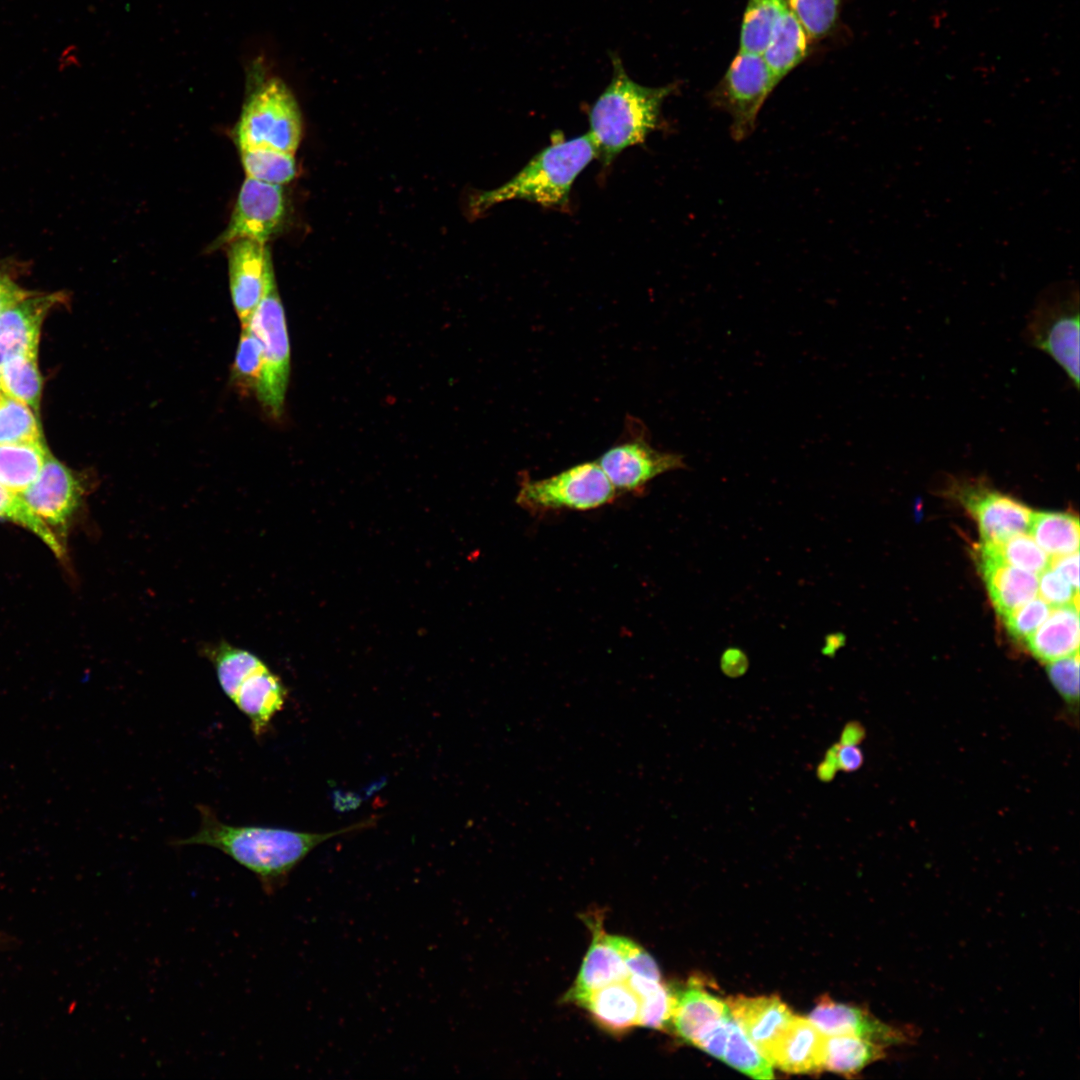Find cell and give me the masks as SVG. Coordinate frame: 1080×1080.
I'll use <instances>...</instances> for the list:
<instances>
[{
    "label": "cell",
    "mask_w": 1080,
    "mask_h": 1080,
    "mask_svg": "<svg viewBox=\"0 0 1080 1080\" xmlns=\"http://www.w3.org/2000/svg\"><path fill=\"white\" fill-rule=\"evenodd\" d=\"M247 327L262 348V371L256 395L274 417L281 415L290 373V346L284 309L276 287L259 303Z\"/></svg>",
    "instance_id": "obj_9"
},
{
    "label": "cell",
    "mask_w": 1080,
    "mask_h": 1080,
    "mask_svg": "<svg viewBox=\"0 0 1080 1080\" xmlns=\"http://www.w3.org/2000/svg\"><path fill=\"white\" fill-rule=\"evenodd\" d=\"M200 829L193 836L173 842L177 846L205 845L220 850L252 872L267 895L287 884L294 868L319 844L345 833L369 827L371 819L327 833L298 832L283 828L233 826L218 819L213 810L200 805Z\"/></svg>",
    "instance_id": "obj_1"
},
{
    "label": "cell",
    "mask_w": 1080,
    "mask_h": 1080,
    "mask_svg": "<svg viewBox=\"0 0 1080 1080\" xmlns=\"http://www.w3.org/2000/svg\"><path fill=\"white\" fill-rule=\"evenodd\" d=\"M749 665L746 654L739 648L726 649L720 659V667L729 677H738L745 673Z\"/></svg>",
    "instance_id": "obj_46"
},
{
    "label": "cell",
    "mask_w": 1080,
    "mask_h": 1080,
    "mask_svg": "<svg viewBox=\"0 0 1080 1080\" xmlns=\"http://www.w3.org/2000/svg\"><path fill=\"white\" fill-rule=\"evenodd\" d=\"M64 298L61 292L34 294L0 315V365L19 354H37L42 322Z\"/></svg>",
    "instance_id": "obj_15"
},
{
    "label": "cell",
    "mask_w": 1080,
    "mask_h": 1080,
    "mask_svg": "<svg viewBox=\"0 0 1080 1080\" xmlns=\"http://www.w3.org/2000/svg\"><path fill=\"white\" fill-rule=\"evenodd\" d=\"M3 391L38 414L42 379L37 354H19L0 365Z\"/></svg>",
    "instance_id": "obj_29"
},
{
    "label": "cell",
    "mask_w": 1080,
    "mask_h": 1080,
    "mask_svg": "<svg viewBox=\"0 0 1080 1080\" xmlns=\"http://www.w3.org/2000/svg\"><path fill=\"white\" fill-rule=\"evenodd\" d=\"M864 737V730L857 723L848 724L842 732L841 744L857 745Z\"/></svg>",
    "instance_id": "obj_48"
},
{
    "label": "cell",
    "mask_w": 1080,
    "mask_h": 1080,
    "mask_svg": "<svg viewBox=\"0 0 1080 1080\" xmlns=\"http://www.w3.org/2000/svg\"><path fill=\"white\" fill-rule=\"evenodd\" d=\"M1025 643L1031 654L1044 663L1079 652V605L1052 607Z\"/></svg>",
    "instance_id": "obj_23"
},
{
    "label": "cell",
    "mask_w": 1080,
    "mask_h": 1080,
    "mask_svg": "<svg viewBox=\"0 0 1080 1080\" xmlns=\"http://www.w3.org/2000/svg\"><path fill=\"white\" fill-rule=\"evenodd\" d=\"M602 1029L624 1034L638 1026L640 1001L626 980L604 985L573 997Z\"/></svg>",
    "instance_id": "obj_18"
},
{
    "label": "cell",
    "mask_w": 1080,
    "mask_h": 1080,
    "mask_svg": "<svg viewBox=\"0 0 1080 1080\" xmlns=\"http://www.w3.org/2000/svg\"><path fill=\"white\" fill-rule=\"evenodd\" d=\"M32 295L34 292L21 288L7 275L0 272V315Z\"/></svg>",
    "instance_id": "obj_45"
},
{
    "label": "cell",
    "mask_w": 1080,
    "mask_h": 1080,
    "mask_svg": "<svg viewBox=\"0 0 1080 1080\" xmlns=\"http://www.w3.org/2000/svg\"><path fill=\"white\" fill-rule=\"evenodd\" d=\"M83 493L77 475L49 454L38 477L20 496L59 538L66 535Z\"/></svg>",
    "instance_id": "obj_12"
},
{
    "label": "cell",
    "mask_w": 1080,
    "mask_h": 1080,
    "mask_svg": "<svg viewBox=\"0 0 1080 1080\" xmlns=\"http://www.w3.org/2000/svg\"><path fill=\"white\" fill-rule=\"evenodd\" d=\"M824 1035H851L885 1047L913 1043L918 1030L885 1023L868 1010L823 997L807 1017Z\"/></svg>",
    "instance_id": "obj_14"
},
{
    "label": "cell",
    "mask_w": 1080,
    "mask_h": 1080,
    "mask_svg": "<svg viewBox=\"0 0 1080 1080\" xmlns=\"http://www.w3.org/2000/svg\"><path fill=\"white\" fill-rule=\"evenodd\" d=\"M731 1019L732 1015L729 1013L700 1035L693 1045L713 1057L722 1059L728 1040Z\"/></svg>",
    "instance_id": "obj_43"
},
{
    "label": "cell",
    "mask_w": 1080,
    "mask_h": 1080,
    "mask_svg": "<svg viewBox=\"0 0 1080 1080\" xmlns=\"http://www.w3.org/2000/svg\"><path fill=\"white\" fill-rule=\"evenodd\" d=\"M261 371L262 348L260 342L247 327H242L232 367V379L239 388L256 392Z\"/></svg>",
    "instance_id": "obj_38"
},
{
    "label": "cell",
    "mask_w": 1080,
    "mask_h": 1080,
    "mask_svg": "<svg viewBox=\"0 0 1080 1080\" xmlns=\"http://www.w3.org/2000/svg\"><path fill=\"white\" fill-rule=\"evenodd\" d=\"M1050 568L1079 591V551L1051 557Z\"/></svg>",
    "instance_id": "obj_44"
},
{
    "label": "cell",
    "mask_w": 1080,
    "mask_h": 1080,
    "mask_svg": "<svg viewBox=\"0 0 1080 1080\" xmlns=\"http://www.w3.org/2000/svg\"><path fill=\"white\" fill-rule=\"evenodd\" d=\"M733 1019L762 1052L784 1030L794 1014L777 996H736L726 1000Z\"/></svg>",
    "instance_id": "obj_19"
},
{
    "label": "cell",
    "mask_w": 1080,
    "mask_h": 1080,
    "mask_svg": "<svg viewBox=\"0 0 1080 1080\" xmlns=\"http://www.w3.org/2000/svg\"><path fill=\"white\" fill-rule=\"evenodd\" d=\"M824 1036L808 1018L794 1015L761 1053L772 1066L788 1073L820 1072Z\"/></svg>",
    "instance_id": "obj_17"
},
{
    "label": "cell",
    "mask_w": 1080,
    "mask_h": 1080,
    "mask_svg": "<svg viewBox=\"0 0 1080 1080\" xmlns=\"http://www.w3.org/2000/svg\"><path fill=\"white\" fill-rule=\"evenodd\" d=\"M1027 531L1051 557L1079 551V519L1071 513L1033 511Z\"/></svg>",
    "instance_id": "obj_27"
},
{
    "label": "cell",
    "mask_w": 1080,
    "mask_h": 1080,
    "mask_svg": "<svg viewBox=\"0 0 1080 1080\" xmlns=\"http://www.w3.org/2000/svg\"><path fill=\"white\" fill-rule=\"evenodd\" d=\"M811 42L801 23L784 7L761 53L777 83L808 56Z\"/></svg>",
    "instance_id": "obj_24"
},
{
    "label": "cell",
    "mask_w": 1080,
    "mask_h": 1080,
    "mask_svg": "<svg viewBox=\"0 0 1080 1080\" xmlns=\"http://www.w3.org/2000/svg\"><path fill=\"white\" fill-rule=\"evenodd\" d=\"M1038 576L1039 597L1051 607L1067 604L1079 605V591L1058 572L1048 567Z\"/></svg>",
    "instance_id": "obj_41"
},
{
    "label": "cell",
    "mask_w": 1080,
    "mask_h": 1080,
    "mask_svg": "<svg viewBox=\"0 0 1080 1080\" xmlns=\"http://www.w3.org/2000/svg\"><path fill=\"white\" fill-rule=\"evenodd\" d=\"M302 134L297 102L280 79L258 87L243 107L235 129L239 148L266 146L294 154Z\"/></svg>",
    "instance_id": "obj_4"
},
{
    "label": "cell",
    "mask_w": 1080,
    "mask_h": 1080,
    "mask_svg": "<svg viewBox=\"0 0 1080 1080\" xmlns=\"http://www.w3.org/2000/svg\"><path fill=\"white\" fill-rule=\"evenodd\" d=\"M49 454L44 442L0 445V484L20 495L38 477Z\"/></svg>",
    "instance_id": "obj_26"
},
{
    "label": "cell",
    "mask_w": 1080,
    "mask_h": 1080,
    "mask_svg": "<svg viewBox=\"0 0 1080 1080\" xmlns=\"http://www.w3.org/2000/svg\"><path fill=\"white\" fill-rule=\"evenodd\" d=\"M672 996L669 1025L679 1038L692 1045L700 1035L730 1013L726 1001L707 992L696 982L672 991Z\"/></svg>",
    "instance_id": "obj_20"
},
{
    "label": "cell",
    "mask_w": 1080,
    "mask_h": 1080,
    "mask_svg": "<svg viewBox=\"0 0 1080 1080\" xmlns=\"http://www.w3.org/2000/svg\"><path fill=\"white\" fill-rule=\"evenodd\" d=\"M3 392L4 391H3V387H2L1 371H0V394L3 393Z\"/></svg>",
    "instance_id": "obj_50"
},
{
    "label": "cell",
    "mask_w": 1080,
    "mask_h": 1080,
    "mask_svg": "<svg viewBox=\"0 0 1080 1080\" xmlns=\"http://www.w3.org/2000/svg\"><path fill=\"white\" fill-rule=\"evenodd\" d=\"M207 655L222 691L231 701L243 681L266 666L255 654L226 642L209 648Z\"/></svg>",
    "instance_id": "obj_28"
},
{
    "label": "cell",
    "mask_w": 1080,
    "mask_h": 1080,
    "mask_svg": "<svg viewBox=\"0 0 1080 1080\" xmlns=\"http://www.w3.org/2000/svg\"><path fill=\"white\" fill-rule=\"evenodd\" d=\"M619 943L629 976L635 975L655 981L661 980L659 968L648 952L625 937L619 936Z\"/></svg>",
    "instance_id": "obj_42"
},
{
    "label": "cell",
    "mask_w": 1080,
    "mask_h": 1080,
    "mask_svg": "<svg viewBox=\"0 0 1080 1080\" xmlns=\"http://www.w3.org/2000/svg\"><path fill=\"white\" fill-rule=\"evenodd\" d=\"M286 697L281 680L265 666L243 681L232 702L248 718L253 734L261 737L284 707Z\"/></svg>",
    "instance_id": "obj_22"
},
{
    "label": "cell",
    "mask_w": 1080,
    "mask_h": 1080,
    "mask_svg": "<svg viewBox=\"0 0 1080 1080\" xmlns=\"http://www.w3.org/2000/svg\"><path fill=\"white\" fill-rule=\"evenodd\" d=\"M845 643V637L841 633L830 634L826 638V644L823 649L825 655H833L840 647Z\"/></svg>",
    "instance_id": "obj_49"
},
{
    "label": "cell",
    "mask_w": 1080,
    "mask_h": 1080,
    "mask_svg": "<svg viewBox=\"0 0 1080 1080\" xmlns=\"http://www.w3.org/2000/svg\"><path fill=\"white\" fill-rule=\"evenodd\" d=\"M284 211V195L280 185L247 177L239 191L227 228L212 248L217 249L239 239L266 243L279 228Z\"/></svg>",
    "instance_id": "obj_11"
},
{
    "label": "cell",
    "mask_w": 1080,
    "mask_h": 1080,
    "mask_svg": "<svg viewBox=\"0 0 1080 1080\" xmlns=\"http://www.w3.org/2000/svg\"><path fill=\"white\" fill-rule=\"evenodd\" d=\"M596 157L597 148L589 133L564 139L558 132L510 180L474 198L472 208L480 213L509 200H525L546 208H568L575 180Z\"/></svg>",
    "instance_id": "obj_3"
},
{
    "label": "cell",
    "mask_w": 1080,
    "mask_h": 1080,
    "mask_svg": "<svg viewBox=\"0 0 1080 1080\" xmlns=\"http://www.w3.org/2000/svg\"><path fill=\"white\" fill-rule=\"evenodd\" d=\"M611 61V82L589 111L588 133L604 166L625 149L645 141L658 127L662 103L677 88L675 83L640 85L628 76L618 55L611 54Z\"/></svg>",
    "instance_id": "obj_2"
},
{
    "label": "cell",
    "mask_w": 1080,
    "mask_h": 1080,
    "mask_svg": "<svg viewBox=\"0 0 1080 1080\" xmlns=\"http://www.w3.org/2000/svg\"><path fill=\"white\" fill-rule=\"evenodd\" d=\"M883 1045L851 1035H825L822 1070L847 1077L856 1076L868 1065L887 1056Z\"/></svg>",
    "instance_id": "obj_25"
},
{
    "label": "cell",
    "mask_w": 1080,
    "mask_h": 1080,
    "mask_svg": "<svg viewBox=\"0 0 1080 1080\" xmlns=\"http://www.w3.org/2000/svg\"><path fill=\"white\" fill-rule=\"evenodd\" d=\"M784 7L783 0H747L740 28L739 50L761 54Z\"/></svg>",
    "instance_id": "obj_31"
},
{
    "label": "cell",
    "mask_w": 1080,
    "mask_h": 1080,
    "mask_svg": "<svg viewBox=\"0 0 1080 1080\" xmlns=\"http://www.w3.org/2000/svg\"><path fill=\"white\" fill-rule=\"evenodd\" d=\"M985 544L989 545L1006 563L1036 575L1050 566L1051 556L1025 532L1014 535L999 544Z\"/></svg>",
    "instance_id": "obj_37"
},
{
    "label": "cell",
    "mask_w": 1080,
    "mask_h": 1080,
    "mask_svg": "<svg viewBox=\"0 0 1080 1080\" xmlns=\"http://www.w3.org/2000/svg\"><path fill=\"white\" fill-rule=\"evenodd\" d=\"M812 41L831 35L838 26L844 0H783Z\"/></svg>",
    "instance_id": "obj_36"
},
{
    "label": "cell",
    "mask_w": 1080,
    "mask_h": 1080,
    "mask_svg": "<svg viewBox=\"0 0 1080 1080\" xmlns=\"http://www.w3.org/2000/svg\"><path fill=\"white\" fill-rule=\"evenodd\" d=\"M627 979L640 1001L638 1026L662 1030L670 1023L673 996L662 982L631 975Z\"/></svg>",
    "instance_id": "obj_33"
},
{
    "label": "cell",
    "mask_w": 1080,
    "mask_h": 1080,
    "mask_svg": "<svg viewBox=\"0 0 1080 1080\" xmlns=\"http://www.w3.org/2000/svg\"><path fill=\"white\" fill-rule=\"evenodd\" d=\"M1050 681L1067 702L1079 697V652L1047 663Z\"/></svg>",
    "instance_id": "obj_40"
},
{
    "label": "cell",
    "mask_w": 1080,
    "mask_h": 1080,
    "mask_svg": "<svg viewBox=\"0 0 1080 1080\" xmlns=\"http://www.w3.org/2000/svg\"><path fill=\"white\" fill-rule=\"evenodd\" d=\"M951 490L975 519L982 543L999 544L1028 530L1033 511L984 480L957 481Z\"/></svg>",
    "instance_id": "obj_10"
},
{
    "label": "cell",
    "mask_w": 1080,
    "mask_h": 1080,
    "mask_svg": "<svg viewBox=\"0 0 1080 1080\" xmlns=\"http://www.w3.org/2000/svg\"><path fill=\"white\" fill-rule=\"evenodd\" d=\"M618 493L598 463L583 462L558 474L522 479L516 503L529 512L591 510L615 500Z\"/></svg>",
    "instance_id": "obj_6"
},
{
    "label": "cell",
    "mask_w": 1080,
    "mask_h": 1080,
    "mask_svg": "<svg viewBox=\"0 0 1080 1080\" xmlns=\"http://www.w3.org/2000/svg\"><path fill=\"white\" fill-rule=\"evenodd\" d=\"M228 266L233 306L244 326L259 303L276 287L266 243L251 239L231 242L228 244Z\"/></svg>",
    "instance_id": "obj_13"
},
{
    "label": "cell",
    "mask_w": 1080,
    "mask_h": 1080,
    "mask_svg": "<svg viewBox=\"0 0 1080 1080\" xmlns=\"http://www.w3.org/2000/svg\"><path fill=\"white\" fill-rule=\"evenodd\" d=\"M978 567L1001 618L1038 594V575L1006 563L985 543L978 548Z\"/></svg>",
    "instance_id": "obj_16"
},
{
    "label": "cell",
    "mask_w": 1080,
    "mask_h": 1080,
    "mask_svg": "<svg viewBox=\"0 0 1080 1080\" xmlns=\"http://www.w3.org/2000/svg\"><path fill=\"white\" fill-rule=\"evenodd\" d=\"M44 442L37 414L25 403L0 394V445Z\"/></svg>",
    "instance_id": "obj_32"
},
{
    "label": "cell",
    "mask_w": 1080,
    "mask_h": 1080,
    "mask_svg": "<svg viewBox=\"0 0 1080 1080\" xmlns=\"http://www.w3.org/2000/svg\"><path fill=\"white\" fill-rule=\"evenodd\" d=\"M1031 344L1048 354L1079 387V293L1073 282L1048 288L1027 327Z\"/></svg>",
    "instance_id": "obj_5"
},
{
    "label": "cell",
    "mask_w": 1080,
    "mask_h": 1080,
    "mask_svg": "<svg viewBox=\"0 0 1080 1080\" xmlns=\"http://www.w3.org/2000/svg\"><path fill=\"white\" fill-rule=\"evenodd\" d=\"M596 462L618 495L640 493L659 475L686 468L682 455L654 448L645 424L630 415L620 437Z\"/></svg>",
    "instance_id": "obj_7"
},
{
    "label": "cell",
    "mask_w": 1080,
    "mask_h": 1080,
    "mask_svg": "<svg viewBox=\"0 0 1080 1080\" xmlns=\"http://www.w3.org/2000/svg\"><path fill=\"white\" fill-rule=\"evenodd\" d=\"M0 520L27 529L37 536L58 559H63V543L53 531L30 509L23 498L0 484Z\"/></svg>",
    "instance_id": "obj_35"
},
{
    "label": "cell",
    "mask_w": 1080,
    "mask_h": 1080,
    "mask_svg": "<svg viewBox=\"0 0 1080 1080\" xmlns=\"http://www.w3.org/2000/svg\"><path fill=\"white\" fill-rule=\"evenodd\" d=\"M595 928L575 984L566 995L567 1000L629 977L619 936L608 935L599 926Z\"/></svg>",
    "instance_id": "obj_21"
},
{
    "label": "cell",
    "mask_w": 1080,
    "mask_h": 1080,
    "mask_svg": "<svg viewBox=\"0 0 1080 1080\" xmlns=\"http://www.w3.org/2000/svg\"><path fill=\"white\" fill-rule=\"evenodd\" d=\"M721 1060L755 1079L774 1078L771 1063L747 1037L733 1017L730 1021L728 1040Z\"/></svg>",
    "instance_id": "obj_34"
},
{
    "label": "cell",
    "mask_w": 1080,
    "mask_h": 1080,
    "mask_svg": "<svg viewBox=\"0 0 1080 1080\" xmlns=\"http://www.w3.org/2000/svg\"><path fill=\"white\" fill-rule=\"evenodd\" d=\"M777 85L761 54L739 50L708 97L713 107L731 116V136L741 141L754 131L763 104Z\"/></svg>",
    "instance_id": "obj_8"
},
{
    "label": "cell",
    "mask_w": 1080,
    "mask_h": 1080,
    "mask_svg": "<svg viewBox=\"0 0 1080 1080\" xmlns=\"http://www.w3.org/2000/svg\"><path fill=\"white\" fill-rule=\"evenodd\" d=\"M240 153L247 177L282 185L296 175L294 154L266 146L242 147Z\"/></svg>",
    "instance_id": "obj_30"
},
{
    "label": "cell",
    "mask_w": 1080,
    "mask_h": 1080,
    "mask_svg": "<svg viewBox=\"0 0 1080 1080\" xmlns=\"http://www.w3.org/2000/svg\"><path fill=\"white\" fill-rule=\"evenodd\" d=\"M863 759V754L856 745H837L836 760L838 769L846 772L855 771L862 766Z\"/></svg>",
    "instance_id": "obj_47"
},
{
    "label": "cell",
    "mask_w": 1080,
    "mask_h": 1080,
    "mask_svg": "<svg viewBox=\"0 0 1080 1080\" xmlns=\"http://www.w3.org/2000/svg\"><path fill=\"white\" fill-rule=\"evenodd\" d=\"M1051 608L1045 600L1036 596L1002 617V620L1013 638L1025 641L1047 618Z\"/></svg>",
    "instance_id": "obj_39"
}]
</instances>
